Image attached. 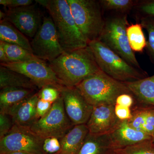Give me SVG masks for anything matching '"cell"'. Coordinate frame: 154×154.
<instances>
[{"label": "cell", "instance_id": "obj_1", "mask_svg": "<svg viewBox=\"0 0 154 154\" xmlns=\"http://www.w3.org/2000/svg\"><path fill=\"white\" fill-rule=\"evenodd\" d=\"M49 65L63 85L75 87L101 70L90 48L65 51Z\"/></svg>", "mask_w": 154, "mask_h": 154}, {"label": "cell", "instance_id": "obj_2", "mask_svg": "<svg viewBox=\"0 0 154 154\" xmlns=\"http://www.w3.org/2000/svg\"><path fill=\"white\" fill-rule=\"evenodd\" d=\"M47 9L55 25L59 40L66 52L84 48L88 42L76 24L67 0H36Z\"/></svg>", "mask_w": 154, "mask_h": 154}, {"label": "cell", "instance_id": "obj_3", "mask_svg": "<svg viewBox=\"0 0 154 154\" xmlns=\"http://www.w3.org/2000/svg\"><path fill=\"white\" fill-rule=\"evenodd\" d=\"M75 87L93 107L115 105L116 99L121 94H132L125 83L114 79L101 70L88 77Z\"/></svg>", "mask_w": 154, "mask_h": 154}, {"label": "cell", "instance_id": "obj_4", "mask_svg": "<svg viewBox=\"0 0 154 154\" xmlns=\"http://www.w3.org/2000/svg\"><path fill=\"white\" fill-rule=\"evenodd\" d=\"M88 46L101 70L114 79L126 83L148 77L143 69L129 64L98 39L89 42Z\"/></svg>", "mask_w": 154, "mask_h": 154}, {"label": "cell", "instance_id": "obj_5", "mask_svg": "<svg viewBox=\"0 0 154 154\" xmlns=\"http://www.w3.org/2000/svg\"><path fill=\"white\" fill-rule=\"evenodd\" d=\"M129 25L127 14L113 13L105 18L104 28L99 39L129 64L142 69L131 48L127 35Z\"/></svg>", "mask_w": 154, "mask_h": 154}, {"label": "cell", "instance_id": "obj_6", "mask_svg": "<svg viewBox=\"0 0 154 154\" xmlns=\"http://www.w3.org/2000/svg\"><path fill=\"white\" fill-rule=\"evenodd\" d=\"M67 1L76 24L88 43L99 39L105 23L104 11L99 1Z\"/></svg>", "mask_w": 154, "mask_h": 154}, {"label": "cell", "instance_id": "obj_7", "mask_svg": "<svg viewBox=\"0 0 154 154\" xmlns=\"http://www.w3.org/2000/svg\"><path fill=\"white\" fill-rule=\"evenodd\" d=\"M74 126L66 115L60 95L53 103L49 111L37 119L30 128L42 138L56 137L60 139Z\"/></svg>", "mask_w": 154, "mask_h": 154}, {"label": "cell", "instance_id": "obj_8", "mask_svg": "<svg viewBox=\"0 0 154 154\" xmlns=\"http://www.w3.org/2000/svg\"><path fill=\"white\" fill-rule=\"evenodd\" d=\"M44 139L33 132L30 128L14 125L11 130L0 139V154L25 152L44 154Z\"/></svg>", "mask_w": 154, "mask_h": 154}, {"label": "cell", "instance_id": "obj_9", "mask_svg": "<svg viewBox=\"0 0 154 154\" xmlns=\"http://www.w3.org/2000/svg\"><path fill=\"white\" fill-rule=\"evenodd\" d=\"M34 55L42 60L51 62L65 52L59 40L55 25L50 16L43 21L30 42Z\"/></svg>", "mask_w": 154, "mask_h": 154}, {"label": "cell", "instance_id": "obj_10", "mask_svg": "<svg viewBox=\"0 0 154 154\" xmlns=\"http://www.w3.org/2000/svg\"><path fill=\"white\" fill-rule=\"evenodd\" d=\"M1 66L25 75L39 90L45 86L60 89L63 85L57 79L52 69L45 61H29L22 62L1 63Z\"/></svg>", "mask_w": 154, "mask_h": 154}, {"label": "cell", "instance_id": "obj_11", "mask_svg": "<svg viewBox=\"0 0 154 154\" xmlns=\"http://www.w3.org/2000/svg\"><path fill=\"white\" fill-rule=\"evenodd\" d=\"M68 117L74 125L86 124L93 110L76 87L63 86L60 89Z\"/></svg>", "mask_w": 154, "mask_h": 154}, {"label": "cell", "instance_id": "obj_12", "mask_svg": "<svg viewBox=\"0 0 154 154\" xmlns=\"http://www.w3.org/2000/svg\"><path fill=\"white\" fill-rule=\"evenodd\" d=\"M5 14L4 19L30 38L34 37L42 24L41 12L34 5L8 8Z\"/></svg>", "mask_w": 154, "mask_h": 154}, {"label": "cell", "instance_id": "obj_13", "mask_svg": "<svg viewBox=\"0 0 154 154\" xmlns=\"http://www.w3.org/2000/svg\"><path fill=\"white\" fill-rule=\"evenodd\" d=\"M120 121L116 115L115 105H99L94 106L86 125L92 134H109Z\"/></svg>", "mask_w": 154, "mask_h": 154}, {"label": "cell", "instance_id": "obj_14", "mask_svg": "<svg viewBox=\"0 0 154 154\" xmlns=\"http://www.w3.org/2000/svg\"><path fill=\"white\" fill-rule=\"evenodd\" d=\"M109 134L114 150L152 140L150 136L130 126L127 120L120 121L115 129Z\"/></svg>", "mask_w": 154, "mask_h": 154}, {"label": "cell", "instance_id": "obj_15", "mask_svg": "<svg viewBox=\"0 0 154 154\" xmlns=\"http://www.w3.org/2000/svg\"><path fill=\"white\" fill-rule=\"evenodd\" d=\"M38 92L19 104L10 113L14 125L30 128L37 120L36 108Z\"/></svg>", "mask_w": 154, "mask_h": 154}, {"label": "cell", "instance_id": "obj_16", "mask_svg": "<svg viewBox=\"0 0 154 154\" xmlns=\"http://www.w3.org/2000/svg\"><path fill=\"white\" fill-rule=\"evenodd\" d=\"M36 91L25 88H8L1 89L0 113L10 115L19 104L33 94Z\"/></svg>", "mask_w": 154, "mask_h": 154}, {"label": "cell", "instance_id": "obj_17", "mask_svg": "<svg viewBox=\"0 0 154 154\" xmlns=\"http://www.w3.org/2000/svg\"><path fill=\"white\" fill-rule=\"evenodd\" d=\"M125 83L136 103L154 107V75Z\"/></svg>", "mask_w": 154, "mask_h": 154}, {"label": "cell", "instance_id": "obj_18", "mask_svg": "<svg viewBox=\"0 0 154 154\" xmlns=\"http://www.w3.org/2000/svg\"><path fill=\"white\" fill-rule=\"evenodd\" d=\"M114 150L110 134L89 133L77 154H113Z\"/></svg>", "mask_w": 154, "mask_h": 154}, {"label": "cell", "instance_id": "obj_19", "mask_svg": "<svg viewBox=\"0 0 154 154\" xmlns=\"http://www.w3.org/2000/svg\"><path fill=\"white\" fill-rule=\"evenodd\" d=\"M88 133L86 124L75 125L60 139L61 149L58 154H78Z\"/></svg>", "mask_w": 154, "mask_h": 154}, {"label": "cell", "instance_id": "obj_20", "mask_svg": "<svg viewBox=\"0 0 154 154\" xmlns=\"http://www.w3.org/2000/svg\"><path fill=\"white\" fill-rule=\"evenodd\" d=\"M25 88L36 91L38 88L30 79L25 75L8 68L0 67V88Z\"/></svg>", "mask_w": 154, "mask_h": 154}, {"label": "cell", "instance_id": "obj_21", "mask_svg": "<svg viewBox=\"0 0 154 154\" xmlns=\"http://www.w3.org/2000/svg\"><path fill=\"white\" fill-rule=\"evenodd\" d=\"M0 41L19 45L33 53L28 38L14 25L5 19L1 20L0 22Z\"/></svg>", "mask_w": 154, "mask_h": 154}, {"label": "cell", "instance_id": "obj_22", "mask_svg": "<svg viewBox=\"0 0 154 154\" xmlns=\"http://www.w3.org/2000/svg\"><path fill=\"white\" fill-rule=\"evenodd\" d=\"M10 63L22 62L29 61H45L36 57L33 53L16 45L0 41Z\"/></svg>", "mask_w": 154, "mask_h": 154}, {"label": "cell", "instance_id": "obj_23", "mask_svg": "<svg viewBox=\"0 0 154 154\" xmlns=\"http://www.w3.org/2000/svg\"><path fill=\"white\" fill-rule=\"evenodd\" d=\"M140 22L131 24L128 26L127 35L131 48L135 52H143L147 45V41Z\"/></svg>", "mask_w": 154, "mask_h": 154}, {"label": "cell", "instance_id": "obj_24", "mask_svg": "<svg viewBox=\"0 0 154 154\" xmlns=\"http://www.w3.org/2000/svg\"><path fill=\"white\" fill-rule=\"evenodd\" d=\"M140 0H99L103 11L127 14L134 10Z\"/></svg>", "mask_w": 154, "mask_h": 154}, {"label": "cell", "instance_id": "obj_25", "mask_svg": "<svg viewBox=\"0 0 154 154\" xmlns=\"http://www.w3.org/2000/svg\"><path fill=\"white\" fill-rule=\"evenodd\" d=\"M138 18L143 28L147 32L148 39L146 50L151 61L154 65V18L139 17Z\"/></svg>", "mask_w": 154, "mask_h": 154}, {"label": "cell", "instance_id": "obj_26", "mask_svg": "<svg viewBox=\"0 0 154 154\" xmlns=\"http://www.w3.org/2000/svg\"><path fill=\"white\" fill-rule=\"evenodd\" d=\"M113 154H154V143L152 140L144 141L114 150Z\"/></svg>", "mask_w": 154, "mask_h": 154}, {"label": "cell", "instance_id": "obj_27", "mask_svg": "<svg viewBox=\"0 0 154 154\" xmlns=\"http://www.w3.org/2000/svg\"><path fill=\"white\" fill-rule=\"evenodd\" d=\"M38 98L44 101L50 102H55L60 96L59 89L52 86H45L38 92Z\"/></svg>", "mask_w": 154, "mask_h": 154}, {"label": "cell", "instance_id": "obj_28", "mask_svg": "<svg viewBox=\"0 0 154 154\" xmlns=\"http://www.w3.org/2000/svg\"><path fill=\"white\" fill-rule=\"evenodd\" d=\"M134 10L139 14V17L154 18V0H140Z\"/></svg>", "mask_w": 154, "mask_h": 154}, {"label": "cell", "instance_id": "obj_29", "mask_svg": "<svg viewBox=\"0 0 154 154\" xmlns=\"http://www.w3.org/2000/svg\"><path fill=\"white\" fill-rule=\"evenodd\" d=\"M61 149L60 141L56 137L44 139L43 150L44 154H58Z\"/></svg>", "mask_w": 154, "mask_h": 154}, {"label": "cell", "instance_id": "obj_30", "mask_svg": "<svg viewBox=\"0 0 154 154\" xmlns=\"http://www.w3.org/2000/svg\"><path fill=\"white\" fill-rule=\"evenodd\" d=\"M143 131L152 137L154 133V107L147 106Z\"/></svg>", "mask_w": 154, "mask_h": 154}, {"label": "cell", "instance_id": "obj_31", "mask_svg": "<svg viewBox=\"0 0 154 154\" xmlns=\"http://www.w3.org/2000/svg\"><path fill=\"white\" fill-rule=\"evenodd\" d=\"M14 125V122L10 115L0 113V139L11 130Z\"/></svg>", "mask_w": 154, "mask_h": 154}, {"label": "cell", "instance_id": "obj_32", "mask_svg": "<svg viewBox=\"0 0 154 154\" xmlns=\"http://www.w3.org/2000/svg\"><path fill=\"white\" fill-rule=\"evenodd\" d=\"M32 0H1L0 4L8 8H14L33 5Z\"/></svg>", "mask_w": 154, "mask_h": 154}, {"label": "cell", "instance_id": "obj_33", "mask_svg": "<svg viewBox=\"0 0 154 154\" xmlns=\"http://www.w3.org/2000/svg\"><path fill=\"white\" fill-rule=\"evenodd\" d=\"M115 113L117 118L121 120H128L132 117L131 108L118 105H115Z\"/></svg>", "mask_w": 154, "mask_h": 154}, {"label": "cell", "instance_id": "obj_34", "mask_svg": "<svg viewBox=\"0 0 154 154\" xmlns=\"http://www.w3.org/2000/svg\"><path fill=\"white\" fill-rule=\"evenodd\" d=\"M52 102H47L42 99H38L36 105V112L37 119L45 115L52 107Z\"/></svg>", "mask_w": 154, "mask_h": 154}, {"label": "cell", "instance_id": "obj_35", "mask_svg": "<svg viewBox=\"0 0 154 154\" xmlns=\"http://www.w3.org/2000/svg\"><path fill=\"white\" fill-rule=\"evenodd\" d=\"M135 102L134 97L132 94H121L117 97L116 105L131 108L134 105Z\"/></svg>", "mask_w": 154, "mask_h": 154}, {"label": "cell", "instance_id": "obj_36", "mask_svg": "<svg viewBox=\"0 0 154 154\" xmlns=\"http://www.w3.org/2000/svg\"><path fill=\"white\" fill-rule=\"evenodd\" d=\"M0 61L1 63H10L7 54L4 49L2 45L0 43Z\"/></svg>", "mask_w": 154, "mask_h": 154}, {"label": "cell", "instance_id": "obj_37", "mask_svg": "<svg viewBox=\"0 0 154 154\" xmlns=\"http://www.w3.org/2000/svg\"><path fill=\"white\" fill-rule=\"evenodd\" d=\"M7 154H35L31 153L28 152H12L9 153Z\"/></svg>", "mask_w": 154, "mask_h": 154}, {"label": "cell", "instance_id": "obj_38", "mask_svg": "<svg viewBox=\"0 0 154 154\" xmlns=\"http://www.w3.org/2000/svg\"><path fill=\"white\" fill-rule=\"evenodd\" d=\"M152 140L153 142L154 143V133L153 134L152 136Z\"/></svg>", "mask_w": 154, "mask_h": 154}]
</instances>
